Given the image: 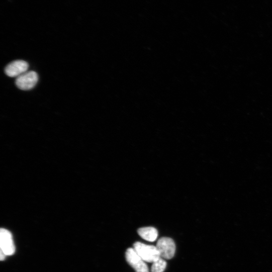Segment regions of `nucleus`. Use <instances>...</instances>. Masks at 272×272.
I'll return each instance as SVG.
<instances>
[{
  "mask_svg": "<svg viewBox=\"0 0 272 272\" xmlns=\"http://www.w3.org/2000/svg\"><path fill=\"white\" fill-rule=\"evenodd\" d=\"M126 258L129 264L136 272H149L148 267L133 248H129L126 252Z\"/></svg>",
  "mask_w": 272,
  "mask_h": 272,
  "instance_id": "nucleus-5",
  "label": "nucleus"
},
{
  "mask_svg": "<svg viewBox=\"0 0 272 272\" xmlns=\"http://www.w3.org/2000/svg\"><path fill=\"white\" fill-rule=\"evenodd\" d=\"M29 66L28 63L26 61L22 60L16 61L7 66L5 72L9 77L18 78L27 72Z\"/></svg>",
  "mask_w": 272,
  "mask_h": 272,
  "instance_id": "nucleus-6",
  "label": "nucleus"
},
{
  "mask_svg": "<svg viewBox=\"0 0 272 272\" xmlns=\"http://www.w3.org/2000/svg\"><path fill=\"white\" fill-rule=\"evenodd\" d=\"M0 251L7 256L13 255L16 251L13 236L8 230L2 228L0 231Z\"/></svg>",
  "mask_w": 272,
  "mask_h": 272,
  "instance_id": "nucleus-3",
  "label": "nucleus"
},
{
  "mask_svg": "<svg viewBox=\"0 0 272 272\" xmlns=\"http://www.w3.org/2000/svg\"><path fill=\"white\" fill-rule=\"evenodd\" d=\"M133 247L137 253L145 262L153 263L160 257L156 246L154 245L136 242Z\"/></svg>",
  "mask_w": 272,
  "mask_h": 272,
  "instance_id": "nucleus-1",
  "label": "nucleus"
},
{
  "mask_svg": "<svg viewBox=\"0 0 272 272\" xmlns=\"http://www.w3.org/2000/svg\"><path fill=\"white\" fill-rule=\"evenodd\" d=\"M139 235L144 239L150 241H155L158 237V231L152 227H142L138 229Z\"/></svg>",
  "mask_w": 272,
  "mask_h": 272,
  "instance_id": "nucleus-7",
  "label": "nucleus"
},
{
  "mask_svg": "<svg viewBox=\"0 0 272 272\" xmlns=\"http://www.w3.org/2000/svg\"><path fill=\"white\" fill-rule=\"evenodd\" d=\"M7 255L4 253L3 251H0V259H1V260H4L6 257H7Z\"/></svg>",
  "mask_w": 272,
  "mask_h": 272,
  "instance_id": "nucleus-9",
  "label": "nucleus"
},
{
  "mask_svg": "<svg viewBox=\"0 0 272 272\" xmlns=\"http://www.w3.org/2000/svg\"><path fill=\"white\" fill-rule=\"evenodd\" d=\"M156 247L160 257L164 259H169L174 255L175 252V244L171 238L162 237L157 243Z\"/></svg>",
  "mask_w": 272,
  "mask_h": 272,
  "instance_id": "nucleus-2",
  "label": "nucleus"
},
{
  "mask_svg": "<svg viewBox=\"0 0 272 272\" xmlns=\"http://www.w3.org/2000/svg\"><path fill=\"white\" fill-rule=\"evenodd\" d=\"M39 80L38 74L35 71H29L20 76L16 79L17 87L23 90L33 89Z\"/></svg>",
  "mask_w": 272,
  "mask_h": 272,
  "instance_id": "nucleus-4",
  "label": "nucleus"
},
{
  "mask_svg": "<svg viewBox=\"0 0 272 272\" xmlns=\"http://www.w3.org/2000/svg\"><path fill=\"white\" fill-rule=\"evenodd\" d=\"M167 262L165 259L160 257L153 262L151 266V272H163L166 267Z\"/></svg>",
  "mask_w": 272,
  "mask_h": 272,
  "instance_id": "nucleus-8",
  "label": "nucleus"
}]
</instances>
